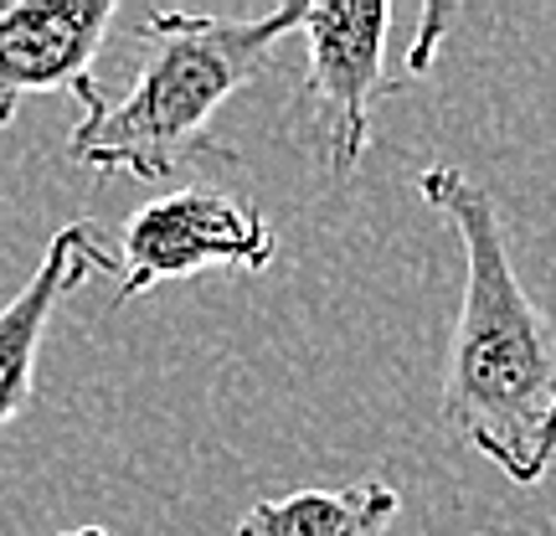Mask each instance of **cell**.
<instances>
[{"label": "cell", "instance_id": "52a82bcc", "mask_svg": "<svg viewBox=\"0 0 556 536\" xmlns=\"http://www.w3.org/2000/svg\"><path fill=\"white\" fill-rule=\"evenodd\" d=\"M402 496L387 479L351 485H309L289 496H268L248 506L232 536H381L397 516Z\"/></svg>", "mask_w": 556, "mask_h": 536}, {"label": "cell", "instance_id": "7a4b0ae2", "mask_svg": "<svg viewBox=\"0 0 556 536\" xmlns=\"http://www.w3.org/2000/svg\"><path fill=\"white\" fill-rule=\"evenodd\" d=\"M309 0H289L263 16H191L155 11L139 21V73L119 99L78 109L67 155L99 176L165 180L191 155L232 160L227 145H212V120L258 78L278 41L304 26Z\"/></svg>", "mask_w": 556, "mask_h": 536}, {"label": "cell", "instance_id": "277c9868", "mask_svg": "<svg viewBox=\"0 0 556 536\" xmlns=\"http://www.w3.org/2000/svg\"><path fill=\"white\" fill-rule=\"evenodd\" d=\"M304 99L319 120L330 176H351L371 145V109L392 99L397 83L387 73V32L392 5L361 0V5H309L304 11Z\"/></svg>", "mask_w": 556, "mask_h": 536}, {"label": "cell", "instance_id": "5b68a950", "mask_svg": "<svg viewBox=\"0 0 556 536\" xmlns=\"http://www.w3.org/2000/svg\"><path fill=\"white\" fill-rule=\"evenodd\" d=\"M114 21V0H41L0 5V129L16 120L21 99L67 94L78 109L99 99L93 58Z\"/></svg>", "mask_w": 556, "mask_h": 536}, {"label": "cell", "instance_id": "8992f818", "mask_svg": "<svg viewBox=\"0 0 556 536\" xmlns=\"http://www.w3.org/2000/svg\"><path fill=\"white\" fill-rule=\"evenodd\" d=\"M93 269H114V253L99 242V233L88 222L62 227L58 238L47 242L37 274L21 284V295L0 310V434L31 408V382H37V357L52 310L62 295L83 289V278Z\"/></svg>", "mask_w": 556, "mask_h": 536}, {"label": "cell", "instance_id": "ba28073f", "mask_svg": "<svg viewBox=\"0 0 556 536\" xmlns=\"http://www.w3.org/2000/svg\"><path fill=\"white\" fill-rule=\"evenodd\" d=\"M438 26H443V11H428V21H422V47H417L413 67H428V62H433V41H438Z\"/></svg>", "mask_w": 556, "mask_h": 536}, {"label": "cell", "instance_id": "6da1fadb", "mask_svg": "<svg viewBox=\"0 0 556 536\" xmlns=\"http://www.w3.org/2000/svg\"><path fill=\"white\" fill-rule=\"evenodd\" d=\"M417 191L464 248V299L443 361L438 413L516 485H541L556 459V331L520 284L484 186L428 165Z\"/></svg>", "mask_w": 556, "mask_h": 536}, {"label": "cell", "instance_id": "9c48e42d", "mask_svg": "<svg viewBox=\"0 0 556 536\" xmlns=\"http://www.w3.org/2000/svg\"><path fill=\"white\" fill-rule=\"evenodd\" d=\"M52 536H114V532H103V526H78V532H52Z\"/></svg>", "mask_w": 556, "mask_h": 536}, {"label": "cell", "instance_id": "3957f363", "mask_svg": "<svg viewBox=\"0 0 556 536\" xmlns=\"http://www.w3.org/2000/svg\"><path fill=\"white\" fill-rule=\"evenodd\" d=\"M274 259L278 238L253 201L232 197V191H212V186H186L170 197H155L124 222L114 304H129L160 284L206 274V269L263 274Z\"/></svg>", "mask_w": 556, "mask_h": 536}]
</instances>
